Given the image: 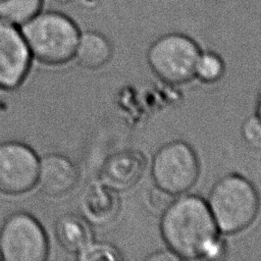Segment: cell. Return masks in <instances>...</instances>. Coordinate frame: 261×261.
I'll list each match as a JSON object with an SVG mask.
<instances>
[{
	"label": "cell",
	"mask_w": 261,
	"mask_h": 261,
	"mask_svg": "<svg viewBox=\"0 0 261 261\" xmlns=\"http://www.w3.org/2000/svg\"><path fill=\"white\" fill-rule=\"evenodd\" d=\"M79 179V167L66 155L50 153L40 158L37 186L44 195L64 196L75 188Z\"/></svg>",
	"instance_id": "cell-10"
},
{
	"label": "cell",
	"mask_w": 261,
	"mask_h": 261,
	"mask_svg": "<svg viewBox=\"0 0 261 261\" xmlns=\"http://www.w3.org/2000/svg\"><path fill=\"white\" fill-rule=\"evenodd\" d=\"M55 238L69 254L77 255L94 241L92 224L81 214L64 213L54 225Z\"/></svg>",
	"instance_id": "cell-12"
},
{
	"label": "cell",
	"mask_w": 261,
	"mask_h": 261,
	"mask_svg": "<svg viewBox=\"0 0 261 261\" xmlns=\"http://www.w3.org/2000/svg\"><path fill=\"white\" fill-rule=\"evenodd\" d=\"M81 261H117L122 260V254L111 244L94 241L76 255Z\"/></svg>",
	"instance_id": "cell-16"
},
{
	"label": "cell",
	"mask_w": 261,
	"mask_h": 261,
	"mask_svg": "<svg viewBox=\"0 0 261 261\" xmlns=\"http://www.w3.org/2000/svg\"><path fill=\"white\" fill-rule=\"evenodd\" d=\"M175 196L161 190L158 187H153L148 194V204L152 211L163 213L166 208L175 199Z\"/></svg>",
	"instance_id": "cell-18"
},
{
	"label": "cell",
	"mask_w": 261,
	"mask_h": 261,
	"mask_svg": "<svg viewBox=\"0 0 261 261\" xmlns=\"http://www.w3.org/2000/svg\"><path fill=\"white\" fill-rule=\"evenodd\" d=\"M207 205L218 230L224 234H233L254 222L259 212L260 198L251 181L231 173L213 186Z\"/></svg>",
	"instance_id": "cell-3"
},
{
	"label": "cell",
	"mask_w": 261,
	"mask_h": 261,
	"mask_svg": "<svg viewBox=\"0 0 261 261\" xmlns=\"http://www.w3.org/2000/svg\"><path fill=\"white\" fill-rule=\"evenodd\" d=\"M32 57L46 65L74 58L81 31L75 21L57 10H40L19 25Z\"/></svg>",
	"instance_id": "cell-2"
},
{
	"label": "cell",
	"mask_w": 261,
	"mask_h": 261,
	"mask_svg": "<svg viewBox=\"0 0 261 261\" xmlns=\"http://www.w3.org/2000/svg\"><path fill=\"white\" fill-rule=\"evenodd\" d=\"M199 174L197 154L192 146L184 141L167 143L154 155L152 177L155 186L173 196L191 190Z\"/></svg>",
	"instance_id": "cell-6"
},
{
	"label": "cell",
	"mask_w": 261,
	"mask_h": 261,
	"mask_svg": "<svg viewBox=\"0 0 261 261\" xmlns=\"http://www.w3.org/2000/svg\"><path fill=\"white\" fill-rule=\"evenodd\" d=\"M120 208L117 192L105 187L100 181L89 186L81 199L82 215L92 224L103 226L110 223Z\"/></svg>",
	"instance_id": "cell-11"
},
{
	"label": "cell",
	"mask_w": 261,
	"mask_h": 261,
	"mask_svg": "<svg viewBox=\"0 0 261 261\" xmlns=\"http://www.w3.org/2000/svg\"><path fill=\"white\" fill-rule=\"evenodd\" d=\"M40 158L32 147L19 141L0 143V193L17 196L37 186Z\"/></svg>",
	"instance_id": "cell-7"
},
{
	"label": "cell",
	"mask_w": 261,
	"mask_h": 261,
	"mask_svg": "<svg viewBox=\"0 0 261 261\" xmlns=\"http://www.w3.org/2000/svg\"><path fill=\"white\" fill-rule=\"evenodd\" d=\"M147 165V158L142 151L125 149L105 159L98 181L117 193L127 191L141 180Z\"/></svg>",
	"instance_id": "cell-9"
},
{
	"label": "cell",
	"mask_w": 261,
	"mask_h": 261,
	"mask_svg": "<svg viewBox=\"0 0 261 261\" xmlns=\"http://www.w3.org/2000/svg\"><path fill=\"white\" fill-rule=\"evenodd\" d=\"M256 116L261 120V94H260L257 104H256Z\"/></svg>",
	"instance_id": "cell-20"
},
{
	"label": "cell",
	"mask_w": 261,
	"mask_h": 261,
	"mask_svg": "<svg viewBox=\"0 0 261 261\" xmlns=\"http://www.w3.org/2000/svg\"><path fill=\"white\" fill-rule=\"evenodd\" d=\"M148 260H162V261H166V260H180L173 252H171L169 249L166 251H158L155 252L153 254H151L150 256L147 257Z\"/></svg>",
	"instance_id": "cell-19"
},
{
	"label": "cell",
	"mask_w": 261,
	"mask_h": 261,
	"mask_svg": "<svg viewBox=\"0 0 261 261\" xmlns=\"http://www.w3.org/2000/svg\"><path fill=\"white\" fill-rule=\"evenodd\" d=\"M49 254L47 233L31 213L8 215L0 227V260L44 261Z\"/></svg>",
	"instance_id": "cell-5"
},
{
	"label": "cell",
	"mask_w": 261,
	"mask_h": 261,
	"mask_svg": "<svg viewBox=\"0 0 261 261\" xmlns=\"http://www.w3.org/2000/svg\"><path fill=\"white\" fill-rule=\"evenodd\" d=\"M242 136L245 142L256 150H261V120L251 116L242 125Z\"/></svg>",
	"instance_id": "cell-17"
},
{
	"label": "cell",
	"mask_w": 261,
	"mask_h": 261,
	"mask_svg": "<svg viewBox=\"0 0 261 261\" xmlns=\"http://www.w3.org/2000/svg\"><path fill=\"white\" fill-rule=\"evenodd\" d=\"M54 1H56L59 4H68V3H70L73 0H54Z\"/></svg>",
	"instance_id": "cell-21"
},
{
	"label": "cell",
	"mask_w": 261,
	"mask_h": 261,
	"mask_svg": "<svg viewBox=\"0 0 261 261\" xmlns=\"http://www.w3.org/2000/svg\"><path fill=\"white\" fill-rule=\"evenodd\" d=\"M224 73V63L219 55L214 52L201 53L197 67L196 76L204 83H215L219 81Z\"/></svg>",
	"instance_id": "cell-15"
},
{
	"label": "cell",
	"mask_w": 261,
	"mask_h": 261,
	"mask_svg": "<svg viewBox=\"0 0 261 261\" xmlns=\"http://www.w3.org/2000/svg\"><path fill=\"white\" fill-rule=\"evenodd\" d=\"M201 53L199 45L191 37L181 33H168L151 44L147 61L162 81L180 85L196 76Z\"/></svg>",
	"instance_id": "cell-4"
},
{
	"label": "cell",
	"mask_w": 261,
	"mask_h": 261,
	"mask_svg": "<svg viewBox=\"0 0 261 261\" xmlns=\"http://www.w3.org/2000/svg\"><path fill=\"white\" fill-rule=\"evenodd\" d=\"M160 231L180 260L211 259L221 241L207 202L194 195L172 201L162 213Z\"/></svg>",
	"instance_id": "cell-1"
},
{
	"label": "cell",
	"mask_w": 261,
	"mask_h": 261,
	"mask_svg": "<svg viewBox=\"0 0 261 261\" xmlns=\"http://www.w3.org/2000/svg\"><path fill=\"white\" fill-rule=\"evenodd\" d=\"M44 0H0V17L21 25L38 13Z\"/></svg>",
	"instance_id": "cell-14"
},
{
	"label": "cell",
	"mask_w": 261,
	"mask_h": 261,
	"mask_svg": "<svg viewBox=\"0 0 261 261\" xmlns=\"http://www.w3.org/2000/svg\"><path fill=\"white\" fill-rule=\"evenodd\" d=\"M112 56L110 41L96 31L81 32L74 58L79 64L88 69L104 66Z\"/></svg>",
	"instance_id": "cell-13"
},
{
	"label": "cell",
	"mask_w": 261,
	"mask_h": 261,
	"mask_svg": "<svg viewBox=\"0 0 261 261\" xmlns=\"http://www.w3.org/2000/svg\"><path fill=\"white\" fill-rule=\"evenodd\" d=\"M32 59L20 28L0 17V90L18 89L29 75Z\"/></svg>",
	"instance_id": "cell-8"
}]
</instances>
